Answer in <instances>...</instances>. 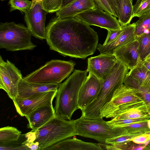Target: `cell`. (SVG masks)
Masks as SVG:
<instances>
[{
	"label": "cell",
	"instance_id": "cell-1",
	"mask_svg": "<svg viewBox=\"0 0 150 150\" xmlns=\"http://www.w3.org/2000/svg\"><path fill=\"white\" fill-rule=\"evenodd\" d=\"M46 40L50 50L64 57L85 59L97 48V33L75 17L51 19L45 27Z\"/></svg>",
	"mask_w": 150,
	"mask_h": 150
},
{
	"label": "cell",
	"instance_id": "cell-2",
	"mask_svg": "<svg viewBox=\"0 0 150 150\" xmlns=\"http://www.w3.org/2000/svg\"><path fill=\"white\" fill-rule=\"evenodd\" d=\"M88 72L87 70L75 69L64 82L59 85L54 108L56 113L65 119L71 120L74 112L78 109L79 91Z\"/></svg>",
	"mask_w": 150,
	"mask_h": 150
},
{
	"label": "cell",
	"instance_id": "cell-3",
	"mask_svg": "<svg viewBox=\"0 0 150 150\" xmlns=\"http://www.w3.org/2000/svg\"><path fill=\"white\" fill-rule=\"evenodd\" d=\"M129 69L117 59L111 72L104 80L96 98L82 111L81 116L88 119H103L101 109L110 101L115 91L123 84Z\"/></svg>",
	"mask_w": 150,
	"mask_h": 150
},
{
	"label": "cell",
	"instance_id": "cell-4",
	"mask_svg": "<svg viewBox=\"0 0 150 150\" xmlns=\"http://www.w3.org/2000/svg\"><path fill=\"white\" fill-rule=\"evenodd\" d=\"M55 117L35 131L32 130L34 142L39 150L49 147L64 139L78 135L75 121L67 120L56 113Z\"/></svg>",
	"mask_w": 150,
	"mask_h": 150
},
{
	"label": "cell",
	"instance_id": "cell-5",
	"mask_svg": "<svg viewBox=\"0 0 150 150\" xmlns=\"http://www.w3.org/2000/svg\"><path fill=\"white\" fill-rule=\"evenodd\" d=\"M76 64L71 60L66 61L52 59L23 77L31 83L44 84H59L68 78Z\"/></svg>",
	"mask_w": 150,
	"mask_h": 150
},
{
	"label": "cell",
	"instance_id": "cell-6",
	"mask_svg": "<svg viewBox=\"0 0 150 150\" xmlns=\"http://www.w3.org/2000/svg\"><path fill=\"white\" fill-rule=\"evenodd\" d=\"M31 34L21 23L14 22L0 23V48L15 51L32 50L37 47L32 42Z\"/></svg>",
	"mask_w": 150,
	"mask_h": 150
},
{
	"label": "cell",
	"instance_id": "cell-7",
	"mask_svg": "<svg viewBox=\"0 0 150 150\" xmlns=\"http://www.w3.org/2000/svg\"><path fill=\"white\" fill-rule=\"evenodd\" d=\"M78 135L105 143L108 139L127 133L123 127H112L101 119H91L81 116L75 120Z\"/></svg>",
	"mask_w": 150,
	"mask_h": 150
},
{
	"label": "cell",
	"instance_id": "cell-8",
	"mask_svg": "<svg viewBox=\"0 0 150 150\" xmlns=\"http://www.w3.org/2000/svg\"><path fill=\"white\" fill-rule=\"evenodd\" d=\"M21 71L12 62L4 61L0 56V88L4 90L13 101L18 97Z\"/></svg>",
	"mask_w": 150,
	"mask_h": 150
},
{
	"label": "cell",
	"instance_id": "cell-9",
	"mask_svg": "<svg viewBox=\"0 0 150 150\" xmlns=\"http://www.w3.org/2000/svg\"><path fill=\"white\" fill-rule=\"evenodd\" d=\"M75 17L89 25L96 26L107 30H116L122 28L116 16L97 8L84 11Z\"/></svg>",
	"mask_w": 150,
	"mask_h": 150
},
{
	"label": "cell",
	"instance_id": "cell-10",
	"mask_svg": "<svg viewBox=\"0 0 150 150\" xmlns=\"http://www.w3.org/2000/svg\"><path fill=\"white\" fill-rule=\"evenodd\" d=\"M57 91H48L25 98H17L13 101L17 112L20 116L25 117L42 106L52 104Z\"/></svg>",
	"mask_w": 150,
	"mask_h": 150
},
{
	"label": "cell",
	"instance_id": "cell-11",
	"mask_svg": "<svg viewBox=\"0 0 150 150\" xmlns=\"http://www.w3.org/2000/svg\"><path fill=\"white\" fill-rule=\"evenodd\" d=\"M139 90L122 84L114 92L110 101L101 109L102 118H108L120 105L125 103L143 100L138 95Z\"/></svg>",
	"mask_w": 150,
	"mask_h": 150
},
{
	"label": "cell",
	"instance_id": "cell-12",
	"mask_svg": "<svg viewBox=\"0 0 150 150\" xmlns=\"http://www.w3.org/2000/svg\"><path fill=\"white\" fill-rule=\"evenodd\" d=\"M47 13L39 3L24 13V20L32 36L41 40L46 39L45 25Z\"/></svg>",
	"mask_w": 150,
	"mask_h": 150
},
{
	"label": "cell",
	"instance_id": "cell-13",
	"mask_svg": "<svg viewBox=\"0 0 150 150\" xmlns=\"http://www.w3.org/2000/svg\"><path fill=\"white\" fill-rule=\"evenodd\" d=\"M103 81L93 74L89 73L82 84L79 93L78 108L82 111L96 98Z\"/></svg>",
	"mask_w": 150,
	"mask_h": 150
},
{
	"label": "cell",
	"instance_id": "cell-14",
	"mask_svg": "<svg viewBox=\"0 0 150 150\" xmlns=\"http://www.w3.org/2000/svg\"><path fill=\"white\" fill-rule=\"evenodd\" d=\"M117 59L113 55L100 54L88 59L87 70L104 81L110 73Z\"/></svg>",
	"mask_w": 150,
	"mask_h": 150
},
{
	"label": "cell",
	"instance_id": "cell-15",
	"mask_svg": "<svg viewBox=\"0 0 150 150\" xmlns=\"http://www.w3.org/2000/svg\"><path fill=\"white\" fill-rule=\"evenodd\" d=\"M145 117L150 118V113L148 111L144 101L142 100L120 105L108 118L121 120Z\"/></svg>",
	"mask_w": 150,
	"mask_h": 150
},
{
	"label": "cell",
	"instance_id": "cell-16",
	"mask_svg": "<svg viewBox=\"0 0 150 150\" xmlns=\"http://www.w3.org/2000/svg\"><path fill=\"white\" fill-rule=\"evenodd\" d=\"M113 55L130 70L142 62L140 59L139 43L136 39L117 49Z\"/></svg>",
	"mask_w": 150,
	"mask_h": 150
},
{
	"label": "cell",
	"instance_id": "cell-17",
	"mask_svg": "<svg viewBox=\"0 0 150 150\" xmlns=\"http://www.w3.org/2000/svg\"><path fill=\"white\" fill-rule=\"evenodd\" d=\"M135 27V23L123 27V32L115 40L106 45L98 44L97 49L100 54L113 55L117 49L136 39L134 33Z\"/></svg>",
	"mask_w": 150,
	"mask_h": 150
},
{
	"label": "cell",
	"instance_id": "cell-18",
	"mask_svg": "<svg viewBox=\"0 0 150 150\" xmlns=\"http://www.w3.org/2000/svg\"><path fill=\"white\" fill-rule=\"evenodd\" d=\"M56 114L52 104L42 106L25 116L28 121L27 127L35 131L55 117Z\"/></svg>",
	"mask_w": 150,
	"mask_h": 150
},
{
	"label": "cell",
	"instance_id": "cell-19",
	"mask_svg": "<svg viewBox=\"0 0 150 150\" xmlns=\"http://www.w3.org/2000/svg\"><path fill=\"white\" fill-rule=\"evenodd\" d=\"M59 84H44L31 83L25 81L23 77L19 82L17 98H27L48 91H56Z\"/></svg>",
	"mask_w": 150,
	"mask_h": 150
},
{
	"label": "cell",
	"instance_id": "cell-20",
	"mask_svg": "<svg viewBox=\"0 0 150 150\" xmlns=\"http://www.w3.org/2000/svg\"><path fill=\"white\" fill-rule=\"evenodd\" d=\"M48 150H102L99 143L84 142L76 138H67L49 147Z\"/></svg>",
	"mask_w": 150,
	"mask_h": 150
},
{
	"label": "cell",
	"instance_id": "cell-21",
	"mask_svg": "<svg viewBox=\"0 0 150 150\" xmlns=\"http://www.w3.org/2000/svg\"><path fill=\"white\" fill-rule=\"evenodd\" d=\"M96 8L93 0H77L56 12V15L60 18L75 17L82 12Z\"/></svg>",
	"mask_w": 150,
	"mask_h": 150
},
{
	"label": "cell",
	"instance_id": "cell-22",
	"mask_svg": "<svg viewBox=\"0 0 150 150\" xmlns=\"http://www.w3.org/2000/svg\"><path fill=\"white\" fill-rule=\"evenodd\" d=\"M118 21L122 27L130 24L133 18L132 1L120 0L117 5Z\"/></svg>",
	"mask_w": 150,
	"mask_h": 150
},
{
	"label": "cell",
	"instance_id": "cell-23",
	"mask_svg": "<svg viewBox=\"0 0 150 150\" xmlns=\"http://www.w3.org/2000/svg\"><path fill=\"white\" fill-rule=\"evenodd\" d=\"M140 62L127 74L136 80L140 87L150 88V71Z\"/></svg>",
	"mask_w": 150,
	"mask_h": 150
},
{
	"label": "cell",
	"instance_id": "cell-24",
	"mask_svg": "<svg viewBox=\"0 0 150 150\" xmlns=\"http://www.w3.org/2000/svg\"><path fill=\"white\" fill-rule=\"evenodd\" d=\"M21 132L16 128L11 126L1 127L0 129V145L11 143L18 140Z\"/></svg>",
	"mask_w": 150,
	"mask_h": 150
},
{
	"label": "cell",
	"instance_id": "cell-25",
	"mask_svg": "<svg viewBox=\"0 0 150 150\" xmlns=\"http://www.w3.org/2000/svg\"><path fill=\"white\" fill-rule=\"evenodd\" d=\"M139 43L140 59L143 61L150 53V29L138 37H136Z\"/></svg>",
	"mask_w": 150,
	"mask_h": 150
},
{
	"label": "cell",
	"instance_id": "cell-26",
	"mask_svg": "<svg viewBox=\"0 0 150 150\" xmlns=\"http://www.w3.org/2000/svg\"><path fill=\"white\" fill-rule=\"evenodd\" d=\"M135 35L138 37L150 29V12L139 18L135 22Z\"/></svg>",
	"mask_w": 150,
	"mask_h": 150
},
{
	"label": "cell",
	"instance_id": "cell-27",
	"mask_svg": "<svg viewBox=\"0 0 150 150\" xmlns=\"http://www.w3.org/2000/svg\"><path fill=\"white\" fill-rule=\"evenodd\" d=\"M99 144L103 150H139L140 148L139 144H136L131 140L120 144H107L101 143H99Z\"/></svg>",
	"mask_w": 150,
	"mask_h": 150
},
{
	"label": "cell",
	"instance_id": "cell-28",
	"mask_svg": "<svg viewBox=\"0 0 150 150\" xmlns=\"http://www.w3.org/2000/svg\"><path fill=\"white\" fill-rule=\"evenodd\" d=\"M133 8V17L139 18L150 12V0H137Z\"/></svg>",
	"mask_w": 150,
	"mask_h": 150
},
{
	"label": "cell",
	"instance_id": "cell-29",
	"mask_svg": "<svg viewBox=\"0 0 150 150\" xmlns=\"http://www.w3.org/2000/svg\"><path fill=\"white\" fill-rule=\"evenodd\" d=\"M143 134L140 132L126 133L107 139L105 144H118L126 143L134 137Z\"/></svg>",
	"mask_w": 150,
	"mask_h": 150
},
{
	"label": "cell",
	"instance_id": "cell-30",
	"mask_svg": "<svg viewBox=\"0 0 150 150\" xmlns=\"http://www.w3.org/2000/svg\"><path fill=\"white\" fill-rule=\"evenodd\" d=\"M150 118L141 117L137 118L114 120L107 121L108 124L112 127H123L131 124L147 121Z\"/></svg>",
	"mask_w": 150,
	"mask_h": 150
},
{
	"label": "cell",
	"instance_id": "cell-31",
	"mask_svg": "<svg viewBox=\"0 0 150 150\" xmlns=\"http://www.w3.org/2000/svg\"><path fill=\"white\" fill-rule=\"evenodd\" d=\"M10 12L18 10L21 13H25L32 7V2L29 0H9Z\"/></svg>",
	"mask_w": 150,
	"mask_h": 150
},
{
	"label": "cell",
	"instance_id": "cell-32",
	"mask_svg": "<svg viewBox=\"0 0 150 150\" xmlns=\"http://www.w3.org/2000/svg\"><path fill=\"white\" fill-rule=\"evenodd\" d=\"M147 122L135 123L123 127L127 133L140 132L146 134L150 132V129L148 127Z\"/></svg>",
	"mask_w": 150,
	"mask_h": 150
},
{
	"label": "cell",
	"instance_id": "cell-33",
	"mask_svg": "<svg viewBox=\"0 0 150 150\" xmlns=\"http://www.w3.org/2000/svg\"><path fill=\"white\" fill-rule=\"evenodd\" d=\"M62 0H44L43 6L48 13L56 12L61 8Z\"/></svg>",
	"mask_w": 150,
	"mask_h": 150
},
{
	"label": "cell",
	"instance_id": "cell-34",
	"mask_svg": "<svg viewBox=\"0 0 150 150\" xmlns=\"http://www.w3.org/2000/svg\"><path fill=\"white\" fill-rule=\"evenodd\" d=\"M96 8L102 10L111 15H115L108 0H93Z\"/></svg>",
	"mask_w": 150,
	"mask_h": 150
},
{
	"label": "cell",
	"instance_id": "cell-35",
	"mask_svg": "<svg viewBox=\"0 0 150 150\" xmlns=\"http://www.w3.org/2000/svg\"><path fill=\"white\" fill-rule=\"evenodd\" d=\"M138 89V94L144 101L148 111L150 113V88L140 87Z\"/></svg>",
	"mask_w": 150,
	"mask_h": 150
},
{
	"label": "cell",
	"instance_id": "cell-36",
	"mask_svg": "<svg viewBox=\"0 0 150 150\" xmlns=\"http://www.w3.org/2000/svg\"><path fill=\"white\" fill-rule=\"evenodd\" d=\"M108 33L107 37L103 45L108 44L115 40L122 33L123 30V27L121 29L114 30H108Z\"/></svg>",
	"mask_w": 150,
	"mask_h": 150
},
{
	"label": "cell",
	"instance_id": "cell-37",
	"mask_svg": "<svg viewBox=\"0 0 150 150\" xmlns=\"http://www.w3.org/2000/svg\"><path fill=\"white\" fill-rule=\"evenodd\" d=\"M137 144H144L150 140V134L146 133L136 136L130 140Z\"/></svg>",
	"mask_w": 150,
	"mask_h": 150
},
{
	"label": "cell",
	"instance_id": "cell-38",
	"mask_svg": "<svg viewBox=\"0 0 150 150\" xmlns=\"http://www.w3.org/2000/svg\"><path fill=\"white\" fill-rule=\"evenodd\" d=\"M120 0H111L110 5L114 13L115 16L118 17L117 5ZM132 1V0H131Z\"/></svg>",
	"mask_w": 150,
	"mask_h": 150
},
{
	"label": "cell",
	"instance_id": "cell-39",
	"mask_svg": "<svg viewBox=\"0 0 150 150\" xmlns=\"http://www.w3.org/2000/svg\"><path fill=\"white\" fill-rule=\"evenodd\" d=\"M76 0H62L61 9L67 6Z\"/></svg>",
	"mask_w": 150,
	"mask_h": 150
},
{
	"label": "cell",
	"instance_id": "cell-40",
	"mask_svg": "<svg viewBox=\"0 0 150 150\" xmlns=\"http://www.w3.org/2000/svg\"><path fill=\"white\" fill-rule=\"evenodd\" d=\"M142 63L150 71V60H144Z\"/></svg>",
	"mask_w": 150,
	"mask_h": 150
},
{
	"label": "cell",
	"instance_id": "cell-41",
	"mask_svg": "<svg viewBox=\"0 0 150 150\" xmlns=\"http://www.w3.org/2000/svg\"><path fill=\"white\" fill-rule=\"evenodd\" d=\"M43 1L44 0H32V4L31 8L33 7L37 3H39L43 5Z\"/></svg>",
	"mask_w": 150,
	"mask_h": 150
},
{
	"label": "cell",
	"instance_id": "cell-42",
	"mask_svg": "<svg viewBox=\"0 0 150 150\" xmlns=\"http://www.w3.org/2000/svg\"><path fill=\"white\" fill-rule=\"evenodd\" d=\"M143 150H150V140L146 144V146Z\"/></svg>",
	"mask_w": 150,
	"mask_h": 150
},
{
	"label": "cell",
	"instance_id": "cell-43",
	"mask_svg": "<svg viewBox=\"0 0 150 150\" xmlns=\"http://www.w3.org/2000/svg\"><path fill=\"white\" fill-rule=\"evenodd\" d=\"M144 60H150V53L144 59Z\"/></svg>",
	"mask_w": 150,
	"mask_h": 150
},
{
	"label": "cell",
	"instance_id": "cell-44",
	"mask_svg": "<svg viewBox=\"0 0 150 150\" xmlns=\"http://www.w3.org/2000/svg\"><path fill=\"white\" fill-rule=\"evenodd\" d=\"M147 122L148 127L150 129V119L148 120Z\"/></svg>",
	"mask_w": 150,
	"mask_h": 150
},
{
	"label": "cell",
	"instance_id": "cell-45",
	"mask_svg": "<svg viewBox=\"0 0 150 150\" xmlns=\"http://www.w3.org/2000/svg\"><path fill=\"white\" fill-rule=\"evenodd\" d=\"M108 0V1L109 2V3H110V0Z\"/></svg>",
	"mask_w": 150,
	"mask_h": 150
},
{
	"label": "cell",
	"instance_id": "cell-46",
	"mask_svg": "<svg viewBox=\"0 0 150 150\" xmlns=\"http://www.w3.org/2000/svg\"><path fill=\"white\" fill-rule=\"evenodd\" d=\"M1 0V1H4V0Z\"/></svg>",
	"mask_w": 150,
	"mask_h": 150
},
{
	"label": "cell",
	"instance_id": "cell-47",
	"mask_svg": "<svg viewBox=\"0 0 150 150\" xmlns=\"http://www.w3.org/2000/svg\"><path fill=\"white\" fill-rule=\"evenodd\" d=\"M147 133L150 134V132H149V133Z\"/></svg>",
	"mask_w": 150,
	"mask_h": 150
}]
</instances>
